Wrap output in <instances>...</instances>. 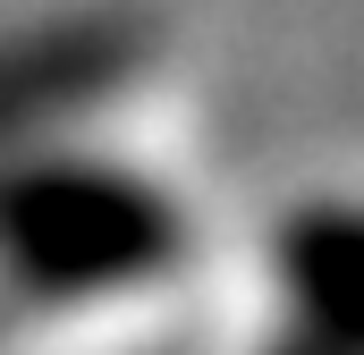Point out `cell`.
<instances>
[{"label": "cell", "instance_id": "cell-1", "mask_svg": "<svg viewBox=\"0 0 364 355\" xmlns=\"http://www.w3.org/2000/svg\"><path fill=\"white\" fill-rule=\"evenodd\" d=\"M212 254L153 119L0 144V355H170L212 305Z\"/></svg>", "mask_w": 364, "mask_h": 355}, {"label": "cell", "instance_id": "cell-2", "mask_svg": "<svg viewBox=\"0 0 364 355\" xmlns=\"http://www.w3.org/2000/svg\"><path fill=\"white\" fill-rule=\"evenodd\" d=\"M229 355H364V195L322 186L279 203L246 263Z\"/></svg>", "mask_w": 364, "mask_h": 355}]
</instances>
